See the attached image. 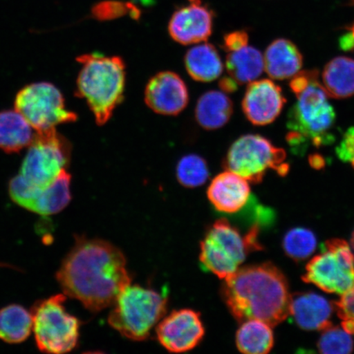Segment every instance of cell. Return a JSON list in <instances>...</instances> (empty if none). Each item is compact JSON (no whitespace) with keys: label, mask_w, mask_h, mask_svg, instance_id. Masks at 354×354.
Masks as SVG:
<instances>
[{"label":"cell","mask_w":354,"mask_h":354,"mask_svg":"<svg viewBox=\"0 0 354 354\" xmlns=\"http://www.w3.org/2000/svg\"><path fill=\"white\" fill-rule=\"evenodd\" d=\"M56 277L66 296L80 301L91 312L113 305L131 282L127 259L118 248L85 236L76 238Z\"/></svg>","instance_id":"6da1fadb"},{"label":"cell","mask_w":354,"mask_h":354,"mask_svg":"<svg viewBox=\"0 0 354 354\" xmlns=\"http://www.w3.org/2000/svg\"><path fill=\"white\" fill-rule=\"evenodd\" d=\"M224 281L221 295L238 322L259 320L273 327L290 316L292 296L276 266H247Z\"/></svg>","instance_id":"7a4b0ae2"},{"label":"cell","mask_w":354,"mask_h":354,"mask_svg":"<svg viewBox=\"0 0 354 354\" xmlns=\"http://www.w3.org/2000/svg\"><path fill=\"white\" fill-rule=\"evenodd\" d=\"M290 88L297 101L288 114L287 141L292 150L303 153L310 145L319 148L334 142L335 113L317 71L296 74Z\"/></svg>","instance_id":"3957f363"},{"label":"cell","mask_w":354,"mask_h":354,"mask_svg":"<svg viewBox=\"0 0 354 354\" xmlns=\"http://www.w3.org/2000/svg\"><path fill=\"white\" fill-rule=\"evenodd\" d=\"M77 61L82 66L77 95L86 100L96 123L103 126L124 99L126 64L120 57L100 54L83 55Z\"/></svg>","instance_id":"277c9868"},{"label":"cell","mask_w":354,"mask_h":354,"mask_svg":"<svg viewBox=\"0 0 354 354\" xmlns=\"http://www.w3.org/2000/svg\"><path fill=\"white\" fill-rule=\"evenodd\" d=\"M258 233L255 225L243 236L228 220L216 221L201 242L199 261L203 268L223 280L231 277L251 251L261 249L257 241Z\"/></svg>","instance_id":"5b68a950"},{"label":"cell","mask_w":354,"mask_h":354,"mask_svg":"<svg viewBox=\"0 0 354 354\" xmlns=\"http://www.w3.org/2000/svg\"><path fill=\"white\" fill-rule=\"evenodd\" d=\"M167 305L166 296L158 292L129 285L115 301L109 323L124 337L140 342L165 317Z\"/></svg>","instance_id":"8992f818"},{"label":"cell","mask_w":354,"mask_h":354,"mask_svg":"<svg viewBox=\"0 0 354 354\" xmlns=\"http://www.w3.org/2000/svg\"><path fill=\"white\" fill-rule=\"evenodd\" d=\"M65 295H57L35 304L32 313L35 342L39 351L66 353L76 348L80 322L64 307Z\"/></svg>","instance_id":"52a82bcc"},{"label":"cell","mask_w":354,"mask_h":354,"mask_svg":"<svg viewBox=\"0 0 354 354\" xmlns=\"http://www.w3.org/2000/svg\"><path fill=\"white\" fill-rule=\"evenodd\" d=\"M284 150L275 147L264 137L245 135L240 137L230 147L223 166L248 181L259 183L269 169L280 176L289 171Z\"/></svg>","instance_id":"ba28073f"},{"label":"cell","mask_w":354,"mask_h":354,"mask_svg":"<svg viewBox=\"0 0 354 354\" xmlns=\"http://www.w3.org/2000/svg\"><path fill=\"white\" fill-rule=\"evenodd\" d=\"M71 151L68 141L55 128L37 131L22 162L20 175L30 185L46 188L68 167Z\"/></svg>","instance_id":"9c48e42d"},{"label":"cell","mask_w":354,"mask_h":354,"mask_svg":"<svg viewBox=\"0 0 354 354\" xmlns=\"http://www.w3.org/2000/svg\"><path fill=\"white\" fill-rule=\"evenodd\" d=\"M303 280L327 293H348L354 288V254L351 246L339 239L326 242L321 253L308 263Z\"/></svg>","instance_id":"30bf717a"},{"label":"cell","mask_w":354,"mask_h":354,"mask_svg":"<svg viewBox=\"0 0 354 354\" xmlns=\"http://www.w3.org/2000/svg\"><path fill=\"white\" fill-rule=\"evenodd\" d=\"M15 110L37 131L52 129L77 119L76 114L66 109L59 88L47 82L34 83L22 88L16 97Z\"/></svg>","instance_id":"8fae6325"},{"label":"cell","mask_w":354,"mask_h":354,"mask_svg":"<svg viewBox=\"0 0 354 354\" xmlns=\"http://www.w3.org/2000/svg\"><path fill=\"white\" fill-rule=\"evenodd\" d=\"M159 343L171 353H185L198 346L205 334L201 314L192 309L172 312L158 322Z\"/></svg>","instance_id":"7c38bea8"},{"label":"cell","mask_w":354,"mask_h":354,"mask_svg":"<svg viewBox=\"0 0 354 354\" xmlns=\"http://www.w3.org/2000/svg\"><path fill=\"white\" fill-rule=\"evenodd\" d=\"M214 12L201 0H189L177 8L168 24V32L177 43L189 46L205 42L214 28Z\"/></svg>","instance_id":"4fadbf2b"},{"label":"cell","mask_w":354,"mask_h":354,"mask_svg":"<svg viewBox=\"0 0 354 354\" xmlns=\"http://www.w3.org/2000/svg\"><path fill=\"white\" fill-rule=\"evenodd\" d=\"M145 101L154 113L176 116L187 108L188 88L178 74L169 71L158 73L146 85Z\"/></svg>","instance_id":"5bb4252c"},{"label":"cell","mask_w":354,"mask_h":354,"mask_svg":"<svg viewBox=\"0 0 354 354\" xmlns=\"http://www.w3.org/2000/svg\"><path fill=\"white\" fill-rule=\"evenodd\" d=\"M286 104L281 88L271 80L252 82L242 101L243 112L255 126H266L275 121Z\"/></svg>","instance_id":"9a60e30c"},{"label":"cell","mask_w":354,"mask_h":354,"mask_svg":"<svg viewBox=\"0 0 354 354\" xmlns=\"http://www.w3.org/2000/svg\"><path fill=\"white\" fill-rule=\"evenodd\" d=\"M250 194L249 181L228 170L214 177L207 192L212 205L224 214H236L241 210Z\"/></svg>","instance_id":"2e32d148"},{"label":"cell","mask_w":354,"mask_h":354,"mask_svg":"<svg viewBox=\"0 0 354 354\" xmlns=\"http://www.w3.org/2000/svg\"><path fill=\"white\" fill-rule=\"evenodd\" d=\"M332 305L315 293H305L292 297L290 316L301 328L323 330L331 326Z\"/></svg>","instance_id":"e0dca14e"},{"label":"cell","mask_w":354,"mask_h":354,"mask_svg":"<svg viewBox=\"0 0 354 354\" xmlns=\"http://www.w3.org/2000/svg\"><path fill=\"white\" fill-rule=\"evenodd\" d=\"M264 70L275 80L294 77L303 66V56L297 46L286 39H278L268 47L263 56Z\"/></svg>","instance_id":"ac0fdd59"},{"label":"cell","mask_w":354,"mask_h":354,"mask_svg":"<svg viewBox=\"0 0 354 354\" xmlns=\"http://www.w3.org/2000/svg\"><path fill=\"white\" fill-rule=\"evenodd\" d=\"M70 184L71 175L65 169L47 187L35 188L28 210L42 216L59 214L68 205L72 198Z\"/></svg>","instance_id":"d6986e66"},{"label":"cell","mask_w":354,"mask_h":354,"mask_svg":"<svg viewBox=\"0 0 354 354\" xmlns=\"http://www.w3.org/2000/svg\"><path fill=\"white\" fill-rule=\"evenodd\" d=\"M185 66L194 81L210 82L220 77L223 63L214 44L198 43L189 48L185 56Z\"/></svg>","instance_id":"ffe728a7"},{"label":"cell","mask_w":354,"mask_h":354,"mask_svg":"<svg viewBox=\"0 0 354 354\" xmlns=\"http://www.w3.org/2000/svg\"><path fill=\"white\" fill-rule=\"evenodd\" d=\"M232 113V101L223 91H207L197 102L196 118L203 129H219L230 121Z\"/></svg>","instance_id":"44dd1931"},{"label":"cell","mask_w":354,"mask_h":354,"mask_svg":"<svg viewBox=\"0 0 354 354\" xmlns=\"http://www.w3.org/2000/svg\"><path fill=\"white\" fill-rule=\"evenodd\" d=\"M322 85L328 97L345 99L354 95V60L337 57L325 66Z\"/></svg>","instance_id":"7402d4cb"},{"label":"cell","mask_w":354,"mask_h":354,"mask_svg":"<svg viewBox=\"0 0 354 354\" xmlns=\"http://www.w3.org/2000/svg\"><path fill=\"white\" fill-rule=\"evenodd\" d=\"M33 128L17 110L0 113V149L17 153L32 142Z\"/></svg>","instance_id":"603a6c76"},{"label":"cell","mask_w":354,"mask_h":354,"mask_svg":"<svg viewBox=\"0 0 354 354\" xmlns=\"http://www.w3.org/2000/svg\"><path fill=\"white\" fill-rule=\"evenodd\" d=\"M225 68L229 76L239 85L250 84L256 81L263 73V55L259 50L248 44L241 50L228 53Z\"/></svg>","instance_id":"cb8c5ba5"},{"label":"cell","mask_w":354,"mask_h":354,"mask_svg":"<svg viewBox=\"0 0 354 354\" xmlns=\"http://www.w3.org/2000/svg\"><path fill=\"white\" fill-rule=\"evenodd\" d=\"M236 342L239 351L243 353H268L274 344L272 326L259 320L243 322L236 332Z\"/></svg>","instance_id":"d4e9b609"},{"label":"cell","mask_w":354,"mask_h":354,"mask_svg":"<svg viewBox=\"0 0 354 354\" xmlns=\"http://www.w3.org/2000/svg\"><path fill=\"white\" fill-rule=\"evenodd\" d=\"M32 330V314L24 307L12 304L0 310V339L4 342H24Z\"/></svg>","instance_id":"484cf974"},{"label":"cell","mask_w":354,"mask_h":354,"mask_svg":"<svg viewBox=\"0 0 354 354\" xmlns=\"http://www.w3.org/2000/svg\"><path fill=\"white\" fill-rule=\"evenodd\" d=\"M176 178L185 187H201L209 178V169L205 159L197 154L185 155L176 166Z\"/></svg>","instance_id":"4316f807"},{"label":"cell","mask_w":354,"mask_h":354,"mask_svg":"<svg viewBox=\"0 0 354 354\" xmlns=\"http://www.w3.org/2000/svg\"><path fill=\"white\" fill-rule=\"evenodd\" d=\"M317 238L310 230L295 228L288 232L283 240L286 254L296 261L304 260L313 254L317 247Z\"/></svg>","instance_id":"83f0119b"},{"label":"cell","mask_w":354,"mask_h":354,"mask_svg":"<svg viewBox=\"0 0 354 354\" xmlns=\"http://www.w3.org/2000/svg\"><path fill=\"white\" fill-rule=\"evenodd\" d=\"M318 340L317 348L320 353L326 354L351 353L353 351V340L351 334L345 330L342 326H330L322 330Z\"/></svg>","instance_id":"f1b7e54d"},{"label":"cell","mask_w":354,"mask_h":354,"mask_svg":"<svg viewBox=\"0 0 354 354\" xmlns=\"http://www.w3.org/2000/svg\"><path fill=\"white\" fill-rule=\"evenodd\" d=\"M91 13L92 17L99 21L114 20L127 15L138 20L141 15L140 8L135 4L119 0H105L96 3Z\"/></svg>","instance_id":"f546056e"},{"label":"cell","mask_w":354,"mask_h":354,"mask_svg":"<svg viewBox=\"0 0 354 354\" xmlns=\"http://www.w3.org/2000/svg\"><path fill=\"white\" fill-rule=\"evenodd\" d=\"M343 328L354 335V288L333 304Z\"/></svg>","instance_id":"4dcf8cb0"},{"label":"cell","mask_w":354,"mask_h":354,"mask_svg":"<svg viewBox=\"0 0 354 354\" xmlns=\"http://www.w3.org/2000/svg\"><path fill=\"white\" fill-rule=\"evenodd\" d=\"M339 159L349 162L354 168V127L345 132L342 142L336 149Z\"/></svg>","instance_id":"1f68e13d"},{"label":"cell","mask_w":354,"mask_h":354,"mask_svg":"<svg viewBox=\"0 0 354 354\" xmlns=\"http://www.w3.org/2000/svg\"><path fill=\"white\" fill-rule=\"evenodd\" d=\"M248 44H249V35L245 30H236L225 35L223 48L228 53L241 50Z\"/></svg>","instance_id":"d6a6232c"},{"label":"cell","mask_w":354,"mask_h":354,"mask_svg":"<svg viewBox=\"0 0 354 354\" xmlns=\"http://www.w3.org/2000/svg\"><path fill=\"white\" fill-rule=\"evenodd\" d=\"M353 1L354 3V0ZM339 46L344 50H351L354 48V24L348 28V33L340 38Z\"/></svg>","instance_id":"836d02e7"},{"label":"cell","mask_w":354,"mask_h":354,"mask_svg":"<svg viewBox=\"0 0 354 354\" xmlns=\"http://www.w3.org/2000/svg\"><path fill=\"white\" fill-rule=\"evenodd\" d=\"M239 84L231 77H225L221 80L219 86L224 93H232L237 90Z\"/></svg>","instance_id":"e575fe53"},{"label":"cell","mask_w":354,"mask_h":354,"mask_svg":"<svg viewBox=\"0 0 354 354\" xmlns=\"http://www.w3.org/2000/svg\"><path fill=\"white\" fill-rule=\"evenodd\" d=\"M351 248H352V250L353 252V254H354V232L353 233V236H352V238H351Z\"/></svg>","instance_id":"d590c367"}]
</instances>
